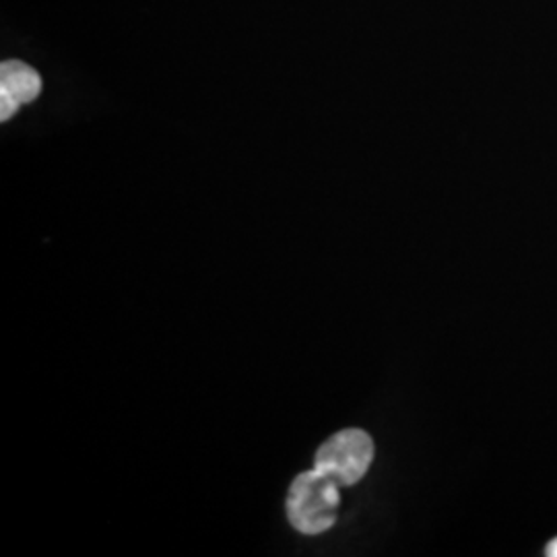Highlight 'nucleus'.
<instances>
[{"mask_svg":"<svg viewBox=\"0 0 557 557\" xmlns=\"http://www.w3.org/2000/svg\"><path fill=\"white\" fill-rule=\"evenodd\" d=\"M374 460V440L363 430H343L326 440L317 453L314 467L338 485H356Z\"/></svg>","mask_w":557,"mask_h":557,"instance_id":"obj_2","label":"nucleus"},{"mask_svg":"<svg viewBox=\"0 0 557 557\" xmlns=\"http://www.w3.org/2000/svg\"><path fill=\"white\" fill-rule=\"evenodd\" d=\"M341 494L338 483L317 467L294 479L287 492V518L301 535L326 533L337 522Z\"/></svg>","mask_w":557,"mask_h":557,"instance_id":"obj_1","label":"nucleus"},{"mask_svg":"<svg viewBox=\"0 0 557 557\" xmlns=\"http://www.w3.org/2000/svg\"><path fill=\"white\" fill-rule=\"evenodd\" d=\"M41 77L36 69L20 60H7L0 64V120L15 116L21 106L38 100Z\"/></svg>","mask_w":557,"mask_h":557,"instance_id":"obj_3","label":"nucleus"},{"mask_svg":"<svg viewBox=\"0 0 557 557\" xmlns=\"http://www.w3.org/2000/svg\"><path fill=\"white\" fill-rule=\"evenodd\" d=\"M545 556L557 557V539H554V541L547 545V549H545Z\"/></svg>","mask_w":557,"mask_h":557,"instance_id":"obj_4","label":"nucleus"}]
</instances>
